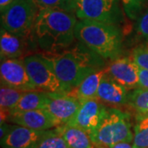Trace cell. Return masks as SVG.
Returning <instances> with one entry per match:
<instances>
[{
    "label": "cell",
    "mask_w": 148,
    "mask_h": 148,
    "mask_svg": "<svg viewBox=\"0 0 148 148\" xmlns=\"http://www.w3.org/2000/svg\"><path fill=\"white\" fill-rule=\"evenodd\" d=\"M58 127L69 148H95L90 134L83 129L69 125Z\"/></svg>",
    "instance_id": "cell-17"
},
{
    "label": "cell",
    "mask_w": 148,
    "mask_h": 148,
    "mask_svg": "<svg viewBox=\"0 0 148 148\" xmlns=\"http://www.w3.org/2000/svg\"><path fill=\"white\" fill-rule=\"evenodd\" d=\"M38 10L55 9L76 14V0H32Z\"/></svg>",
    "instance_id": "cell-22"
},
{
    "label": "cell",
    "mask_w": 148,
    "mask_h": 148,
    "mask_svg": "<svg viewBox=\"0 0 148 148\" xmlns=\"http://www.w3.org/2000/svg\"><path fill=\"white\" fill-rule=\"evenodd\" d=\"M138 87L148 89V70L140 69L138 70Z\"/></svg>",
    "instance_id": "cell-27"
},
{
    "label": "cell",
    "mask_w": 148,
    "mask_h": 148,
    "mask_svg": "<svg viewBox=\"0 0 148 148\" xmlns=\"http://www.w3.org/2000/svg\"><path fill=\"white\" fill-rule=\"evenodd\" d=\"M8 122L35 130H49L59 124L45 109L11 113Z\"/></svg>",
    "instance_id": "cell-13"
},
{
    "label": "cell",
    "mask_w": 148,
    "mask_h": 148,
    "mask_svg": "<svg viewBox=\"0 0 148 148\" xmlns=\"http://www.w3.org/2000/svg\"><path fill=\"white\" fill-rule=\"evenodd\" d=\"M110 148H133V145L131 142H121L113 145Z\"/></svg>",
    "instance_id": "cell-29"
},
{
    "label": "cell",
    "mask_w": 148,
    "mask_h": 148,
    "mask_svg": "<svg viewBox=\"0 0 148 148\" xmlns=\"http://www.w3.org/2000/svg\"><path fill=\"white\" fill-rule=\"evenodd\" d=\"M38 12L32 0H16L1 12V27L27 40L32 36Z\"/></svg>",
    "instance_id": "cell-5"
},
{
    "label": "cell",
    "mask_w": 148,
    "mask_h": 148,
    "mask_svg": "<svg viewBox=\"0 0 148 148\" xmlns=\"http://www.w3.org/2000/svg\"><path fill=\"white\" fill-rule=\"evenodd\" d=\"M106 69H102L87 76L78 86L74 88L69 94L77 97L81 102L97 98L98 89L103 77L106 75Z\"/></svg>",
    "instance_id": "cell-16"
},
{
    "label": "cell",
    "mask_w": 148,
    "mask_h": 148,
    "mask_svg": "<svg viewBox=\"0 0 148 148\" xmlns=\"http://www.w3.org/2000/svg\"><path fill=\"white\" fill-rule=\"evenodd\" d=\"M106 73L127 90L138 87L139 67L131 57L117 58L106 68Z\"/></svg>",
    "instance_id": "cell-11"
},
{
    "label": "cell",
    "mask_w": 148,
    "mask_h": 148,
    "mask_svg": "<svg viewBox=\"0 0 148 148\" xmlns=\"http://www.w3.org/2000/svg\"><path fill=\"white\" fill-rule=\"evenodd\" d=\"M35 148H69L58 127L49 129Z\"/></svg>",
    "instance_id": "cell-23"
},
{
    "label": "cell",
    "mask_w": 148,
    "mask_h": 148,
    "mask_svg": "<svg viewBox=\"0 0 148 148\" xmlns=\"http://www.w3.org/2000/svg\"><path fill=\"white\" fill-rule=\"evenodd\" d=\"M3 148H7V147H3Z\"/></svg>",
    "instance_id": "cell-31"
},
{
    "label": "cell",
    "mask_w": 148,
    "mask_h": 148,
    "mask_svg": "<svg viewBox=\"0 0 148 148\" xmlns=\"http://www.w3.org/2000/svg\"><path fill=\"white\" fill-rule=\"evenodd\" d=\"M127 104L138 114L148 113V89L138 87L128 92Z\"/></svg>",
    "instance_id": "cell-21"
},
{
    "label": "cell",
    "mask_w": 148,
    "mask_h": 148,
    "mask_svg": "<svg viewBox=\"0 0 148 148\" xmlns=\"http://www.w3.org/2000/svg\"><path fill=\"white\" fill-rule=\"evenodd\" d=\"M11 127H12V125L7 123H3L1 124V128H0V139L1 140L7 135V133L10 130Z\"/></svg>",
    "instance_id": "cell-28"
},
{
    "label": "cell",
    "mask_w": 148,
    "mask_h": 148,
    "mask_svg": "<svg viewBox=\"0 0 148 148\" xmlns=\"http://www.w3.org/2000/svg\"><path fill=\"white\" fill-rule=\"evenodd\" d=\"M82 102L69 93L48 92L45 109L58 122L59 126L65 125L75 115Z\"/></svg>",
    "instance_id": "cell-10"
},
{
    "label": "cell",
    "mask_w": 148,
    "mask_h": 148,
    "mask_svg": "<svg viewBox=\"0 0 148 148\" xmlns=\"http://www.w3.org/2000/svg\"><path fill=\"white\" fill-rule=\"evenodd\" d=\"M137 32L140 36L148 40V9L138 18Z\"/></svg>",
    "instance_id": "cell-26"
},
{
    "label": "cell",
    "mask_w": 148,
    "mask_h": 148,
    "mask_svg": "<svg viewBox=\"0 0 148 148\" xmlns=\"http://www.w3.org/2000/svg\"><path fill=\"white\" fill-rule=\"evenodd\" d=\"M76 16L89 20L118 25L123 21L119 0H76Z\"/></svg>",
    "instance_id": "cell-7"
},
{
    "label": "cell",
    "mask_w": 148,
    "mask_h": 148,
    "mask_svg": "<svg viewBox=\"0 0 148 148\" xmlns=\"http://www.w3.org/2000/svg\"><path fill=\"white\" fill-rule=\"evenodd\" d=\"M28 74L40 90L52 93H69L70 90L58 79L49 61L44 55H29L24 58Z\"/></svg>",
    "instance_id": "cell-6"
},
{
    "label": "cell",
    "mask_w": 148,
    "mask_h": 148,
    "mask_svg": "<svg viewBox=\"0 0 148 148\" xmlns=\"http://www.w3.org/2000/svg\"><path fill=\"white\" fill-rule=\"evenodd\" d=\"M130 57L140 69L148 70V44L134 48Z\"/></svg>",
    "instance_id": "cell-24"
},
{
    "label": "cell",
    "mask_w": 148,
    "mask_h": 148,
    "mask_svg": "<svg viewBox=\"0 0 148 148\" xmlns=\"http://www.w3.org/2000/svg\"><path fill=\"white\" fill-rule=\"evenodd\" d=\"M75 13L55 9H41L37 13L32 36L45 53H54L69 48L76 38Z\"/></svg>",
    "instance_id": "cell-1"
},
{
    "label": "cell",
    "mask_w": 148,
    "mask_h": 148,
    "mask_svg": "<svg viewBox=\"0 0 148 148\" xmlns=\"http://www.w3.org/2000/svg\"><path fill=\"white\" fill-rule=\"evenodd\" d=\"M130 115L117 108H106L98 127L90 136L95 147L110 148L121 142L133 141Z\"/></svg>",
    "instance_id": "cell-4"
},
{
    "label": "cell",
    "mask_w": 148,
    "mask_h": 148,
    "mask_svg": "<svg viewBox=\"0 0 148 148\" xmlns=\"http://www.w3.org/2000/svg\"><path fill=\"white\" fill-rule=\"evenodd\" d=\"M49 130H35L17 124L12 125L1 140V146L7 148H35Z\"/></svg>",
    "instance_id": "cell-12"
},
{
    "label": "cell",
    "mask_w": 148,
    "mask_h": 148,
    "mask_svg": "<svg viewBox=\"0 0 148 148\" xmlns=\"http://www.w3.org/2000/svg\"><path fill=\"white\" fill-rule=\"evenodd\" d=\"M25 90H18L8 86L1 84L0 88V107L1 110L10 112L21 99Z\"/></svg>",
    "instance_id": "cell-20"
},
{
    "label": "cell",
    "mask_w": 148,
    "mask_h": 148,
    "mask_svg": "<svg viewBox=\"0 0 148 148\" xmlns=\"http://www.w3.org/2000/svg\"><path fill=\"white\" fill-rule=\"evenodd\" d=\"M95 148H98V147H95Z\"/></svg>",
    "instance_id": "cell-32"
},
{
    "label": "cell",
    "mask_w": 148,
    "mask_h": 148,
    "mask_svg": "<svg viewBox=\"0 0 148 148\" xmlns=\"http://www.w3.org/2000/svg\"><path fill=\"white\" fill-rule=\"evenodd\" d=\"M16 0H0V12H3L8 7L14 3Z\"/></svg>",
    "instance_id": "cell-30"
},
{
    "label": "cell",
    "mask_w": 148,
    "mask_h": 148,
    "mask_svg": "<svg viewBox=\"0 0 148 148\" xmlns=\"http://www.w3.org/2000/svg\"><path fill=\"white\" fill-rule=\"evenodd\" d=\"M47 100V91L40 90L24 91L21 99L17 102L16 106L13 107L11 113L45 109Z\"/></svg>",
    "instance_id": "cell-18"
},
{
    "label": "cell",
    "mask_w": 148,
    "mask_h": 148,
    "mask_svg": "<svg viewBox=\"0 0 148 148\" xmlns=\"http://www.w3.org/2000/svg\"><path fill=\"white\" fill-rule=\"evenodd\" d=\"M106 108L98 98L82 101L73 118L65 125L78 127L90 134L101 123Z\"/></svg>",
    "instance_id": "cell-9"
},
{
    "label": "cell",
    "mask_w": 148,
    "mask_h": 148,
    "mask_svg": "<svg viewBox=\"0 0 148 148\" xmlns=\"http://www.w3.org/2000/svg\"><path fill=\"white\" fill-rule=\"evenodd\" d=\"M26 39L9 32L1 27L0 53L1 60L7 58H20L26 49Z\"/></svg>",
    "instance_id": "cell-15"
},
{
    "label": "cell",
    "mask_w": 148,
    "mask_h": 148,
    "mask_svg": "<svg viewBox=\"0 0 148 148\" xmlns=\"http://www.w3.org/2000/svg\"><path fill=\"white\" fill-rule=\"evenodd\" d=\"M43 55L49 61L58 79L70 92L87 76L104 66L103 58L81 42L71 49Z\"/></svg>",
    "instance_id": "cell-2"
},
{
    "label": "cell",
    "mask_w": 148,
    "mask_h": 148,
    "mask_svg": "<svg viewBox=\"0 0 148 148\" xmlns=\"http://www.w3.org/2000/svg\"><path fill=\"white\" fill-rule=\"evenodd\" d=\"M132 145L133 148L148 147V113L137 115Z\"/></svg>",
    "instance_id": "cell-19"
},
{
    "label": "cell",
    "mask_w": 148,
    "mask_h": 148,
    "mask_svg": "<svg viewBox=\"0 0 148 148\" xmlns=\"http://www.w3.org/2000/svg\"><path fill=\"white\" fill-rule=\"evenodd\" d=\"M145 0H121L123 11L127 17L134 20L139 15Z\"/></svg>",
    "instance_id": "cell-25"
},
{
    "label": "cell",
    "mask_w": 148,
    "mask_h": 148,
    "mask_svg": "<svg viewBox=\"0 0 148 148\" xmlns=\"http://www.w3.org/2000/svg\"><path fill=\"white\" fill-rule=\"evenodd\" d=\"M97 98L110 106H123L127 103L128 90L106 73L99 86Z\"/></svg>",
    "instance_id": "cell-14"
},
{
    "label": "cell",
    "mask_w": 148,
    "mask_h": 148,
    "mask_svg": "<svg viewBox=\"0 0 148 148\" xmlns=\"http://www.w3.org/2000/svg\"><path fill=\"white\" fill-rule=\"evenodd\" d=\"M1 84L21 90H38L31 79L24 58H7L1 60Z\"/></svg>",
    "instance_id": "cell-8"
},
{
    "label": "cell",
    "mask_w": 148,
    "mask_h": 148,
    "mask_svg": "<svg viewBox=\"0 0 148 148\" xmlns=\"http://www.w3.org/2000/svg\"><path fill=\"white\" fill-rule=\"evenodd\" d=\"M147 148H148V147H147Z\"/></svg>",
    "instance_id": "cell-33"
},
{
    "label": "cell",
    "mask_w": 148,
    "mask_h": 148,
    "mask_svg": "<svg viewBox=\"0 0 148 148\" xmlns=\"http://www.w3.org/2000/svg\"><path fill=\"white\" fill-rule=\"evenodd\" d=\"M75 36L85 46L103 58L115 59L122 51V34L117 25L89 20H80Z\"/></svg>",
    "instance_id": "cell-3"
}]
</instances>
